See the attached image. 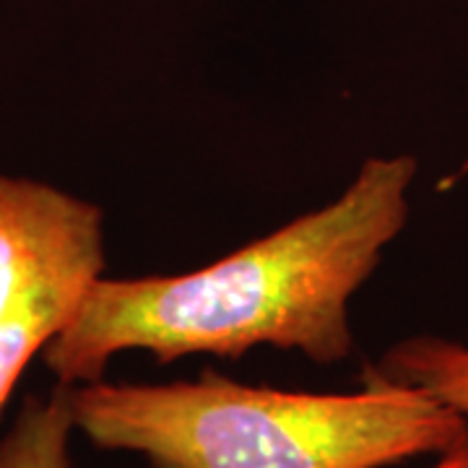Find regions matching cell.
Here are the masks:
<instances>
[{"mask_svg":"<svg viewBox=\"0 0 468 468\" xmlns=\"http://www.w3.org/2000/svg\"><path fill=\"white\" fill-rule=\"evenodd\" d=\"M419 165L409 154L369 156L354 183L318 211L177 276L107 279L42 351L60 385L101 380L122 351L159 365L208 354L239 359L258 346L300 351L315 365L354 354L349 304L409 221Z\"/></svg>","mask_w":468,"mask_h":468,"instance_id":"obj_1","label":"cell"},{"mask_svg":"<svg viewBox=\"0 0 468 468\" xmlns=\"http://www.w3.org/2000/svg\"><path fill=\"white\" fill-rule=\"evenodd\" d=\"M430 468H468V437L435 455V463Z\"/></svg>","mask_w":468,"mask_h":468,"instance_id":"obj_6","label":"cell"},{"mask_svg":"<svg viewBox=\"0 0 468 468\" xmlns=\"http://www.w3.org/2000/svg\"><path fill=\"white\" fill-rule=\"evenodd\" d=\"M367 369L385 380L421 388L468 417V344L445 335H411L385 349Z\"/></svg>","mask_w":468,"mask_h":468,"instance_id":"obj_4","label":"cell"},{"mask_svg":"<svg viewBox=\"0 0 468 468\" xmlns=\"http://www.w3.org/2000/svg\"><path fill=\"white\" fill-rule=\"evenodd\" d=\"M76 432L154 468H388L440 455L468 417L414 385L362 372L354 393L237 383L214 369L175 383L70 385Z\"/></svg>","mask_w":468,"mask_h":468,"instance_id":"obj_2","label":"cell"},{"mask_svg":"<svg viewBox=\"0 0 468 468\" xmlns=\"http://www.w3.org/2000/svg\"><path fill=\"white\" fill-rule=\"evenodd\" d=\"M104 273L100 206L32 177L0 175V417Z\"/></svg>","mask_w":468,"mask_h":468,"instance_id":"obj_3","label":"cell"},{"mask_svg":"<svg viewBox=\"0 0 468 468\" xmlns=\"http://www.w3.org/2000/svg\"><path fill=\"white\" fill-rule=\"evenodd\" d=\"M70 385L48 396H27L11 430L0 437V468H70Z\"/></svg>","mask_w":468,"mask_h":468,"instance_id":"obj_5","label":"cell"}]
</instances>
